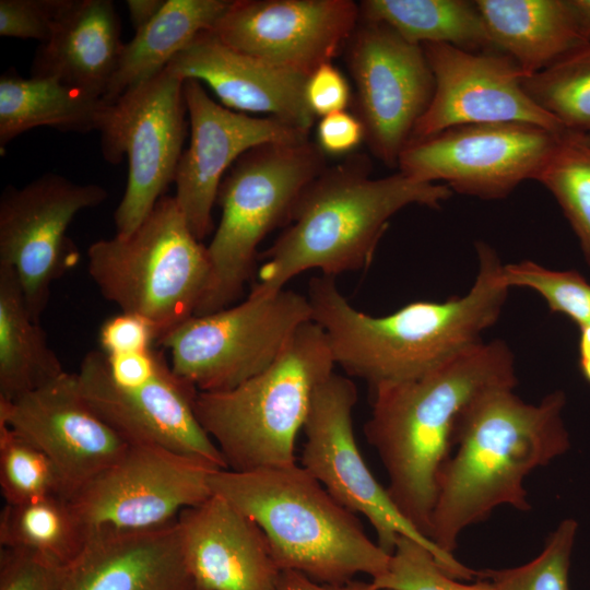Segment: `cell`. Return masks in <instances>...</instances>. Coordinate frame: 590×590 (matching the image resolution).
Instances as JSON below:
<instances>
[{
    "label": "cell",
    "instance_id": "6da1fadb",
    "mask_svg": "<svg viewBox=\"0 0 590 590\" xmlns=\"http://www.w3.org/2000/svg\"><path fill=\"white\" fill-rule=\"evenodd\" d=\"M479 269L469 292L446 302H413L374 317L354 308L333 276L308 286L312 321L322 328L334 363L370 388L418 378L482 342L498 320L509 288L497 252L476 243Z\"/></svg>",
    "mask_w": 590,
    "mask_h": 590
},
{
    "label": "cell",
    "instance_id": "7a4b0ae2",
    "mask_svg": "<svg viewBox=\"0 0 590 590\" xmlns=\"http://www.w3.org/2000/svg\"><path fill=\"white\" fill-rule=\"evenodd\" d=\"M517 382L514 354L504 341L494 340L464 350L418 378L371 389L365 436L386 470L391 500L428 540L438 477L451 456L463 411L486 390L515 388Z\"/></svg>",
    "mask_w": 590,
    "mask_h": 590
},
{
    "label": "cell",
    "instance_id": "3957f363",
    "mask_svg": "<svg viewBox=\"0 0 590 590\" xmlns=\"http://www.w3.org/2000/svg\"><path fill=\"white\" fill-rule=\"evenodd\" d=\"M514 389L486 390L459 420L456 451L440 471L430 517L429 540L447 554L453 555L464 529L497 507L530 510L526 476L570 448L565 393L556 390L532 404Z\"/></svg>",
    "mask_w": 590,
    "mask_h": 590
},
{
    "label": "cell",
    "instance_id": "277c9868",
    "mask_svg": "<svg viewBox=\"0 0 590 590\" xmlns=\"http://www.w3.org/2000/svg\"><path fill=\"white\" fill-rule=\"evenodd\" d=\"M365 155L326 167L302 192L286 229L262 253L250 294L271 295L302 272L322 275L367 268L389 220L411 204L432 209L452 196L442 184L414 180L402 173L370 177Z\"/></svg>",
    "mask_w": 590,
    "mask_h": 590
},
{
    "label": "cell",
    "instance_id": "5b68a950",
    "mask_svg": "<svg viewBox=\"0 0 590 590\" xmlns=\"http://www.w3.org/2000/svg\"><path fill=\"white\" fill-rule=\"evenodd\" d=\"M209 484L212 494L258 524L282 571L341 585L357 575L375 579L388 569L390 554L366 534L356 514L297 463L246 472L217 470Z\"/></svg>",
    "mask_w": 590,
    "mask_h": 590
},
{
    "label": "cell",
    "instance_id": "8992f818",
    "mask_svg": "<svg viewBox=\"0 0 590 590\" xmlns=\"http://www.w3.org/2000/svg\"><path fill=\"white\" fill-rule=\"evenodd\" d=\"M334 359L322 328L308 321L262 373L222 391H198L196 415L227 469L246 472L296 463L295 446L316 389Z\"/></svg>",
    "mask_w": 590,
    "mask_h": 590
},
{
    "label": "cell",
    "instance_id": "52a82bcc",
    "mask_svg": "<svg viewBox=\"0 0 590 590\" xmlns=\"http://www.w3.org/2000/svg\"><path fill=\"white\" fill-rule=\"evenodd\" d=\"M324 168V153L309 138L258 145L233 164L219 189L222 215L206 247L209 282L194 316L240 298L253 275L259 244L290 224L299 196Z\"/></svg>",
    "mask_w": 590,
    "mask_h": 590
},
{
    "label": "cell",
    "instance_id": "ba28073f",
    "mask_svg": "<svg viewBox=\"0 0 590 590\" xmlns=\"http://www.w3.org/2000/svg\"><path fill=\"white\" fill-rule=\"evenodd\" d=\"M87 270L102 295L144 318L157 341L196 315L210 263L175 197L163 196L130 236L93 243Z\"/></svg>",
    "mask_w": 590,
    "mask_h": 590
},
{
    "label": "cell",
    "instance_id": "9c48e42d",
    "mask_svg": "<svg viewBox=\"0 0 590 590\" xmlns=\"http://www.w3.org/2000/svg\"><path fill=\"white\" fill-rule=\"evenodd\" d=\"M311 320L308 297L284 288L192 316L156 343L169 351L173 371L198 391H222L266 370Z\"/></svg>",
    "mask_w": 590,
    "mask_h": 590
},
{
    "label": "cell",
    "instance_id": "30bf717a",
    "mask_svg": "<svg viewBox=\"0 0 590 590\" xmlns=\"http://www.w3.org/2000/svg\"><path fill=\"white\" fill-rule=\"evenodd\" d=\"M356 401L357 389L350 378L332 373L319 385L303 427L306 441L300 465L343 507L366 517L375 530L376 542L388 554L403 535L429 548L451 577L472 579L476 570L440 551L421 534L371 473L353 429L352 412Z\"/></svg>",
    "mask_w": 590,
    "mask_h": 590
},
{
    "label": "cell",
    "instance_id": "8fae6325",
    "mask_svg": "<svg viewBox=\"0 0 590 590\" xmlns=\"http://www.w3.org/2000/svg\"><path fill=\"white\" fill-rule=\"evenodd\" d=\"M184 82L166 67L108 105L102 154L110 164L128 158L125 193L114 214L117 236H130L175 181L188 125Z\"/></svg>",
    "mask_w": 590,
    "mask_h": 590
},
{
    "label": "cell",
    "instance_id": "7c38bea8",
    "mask_svg": "<svg viewBox=\"0 0 590 590\" xmlns=\"http://www.w3.org/2000/svg\"><path fill=\"white\" fill-rule=\"evenodd\" d=\"M566 134L527 122L456 126L410 142L398 167L417 181H445L452 192L504 199L536 179Z\"/></svg>",
    "mask_w": 590,
    "mask_h": 590
},
{
    "label": "cell",
    "instance_id": "4fadbf2b",
    "mask_svg": "<svg viewBox=\"0 0 590 590\" xmlns=\"http://www.w3.org/2000/svg\"><path fill=\"white\" fill-rule=\"evenodd\" d=\"M217 469L166 448L130 444L125 452L70 497L88 534L167 526L211 495Z\"/></svg>",
    "mask_w": 590,
    "mask_h": 590
},
{
    "label": "cell",
    "instance_id": "5bb4252c",
    "mask_svg": "<svg viewBox=\"0 0 590 590\" xmlns=\"http://www.w3.org/2000/svg\"><path fill=\"white\" fill-rule=\"evenodd\" d=\"M356 87V116L370 152L389 167L400 154L434 94L423 47L382 22L361 17L344 48Z\"/></svg>",
    "mask_w": 590,
    "mask_h": 590
},
{
    "label": "cell",
    "instance_id": "9a60e30c",
    "mask_svg": "<svg viewBox=\"0 0 590 590\" xmlns=\"http://www.w3.org/2000/svg\"><path fill=\"white\" fill-rule=\"evenodd\" d=\"M107 191L96 184H76L48 173L0 198V266L12 268L32 317L39 321L51 286L78 260L67 236L73 219L102 204Z\"/></svg>",
    "mask_w": 590,
    "mask_h": 590
},
{
    "label": "cell",
    "instance_id": "2e32d148",
    "mask_svg": "<svg viewBox=\"0 0 590 590\" xmlns=\"http://www.w3.org/2000/svg\"><path fill=\"white\" fill-rule=\"evenodd\" d=\"M76 375L87 404L128 442L156 445L227 469L196 415L198 389L177 376L163 355L152 377L131 386L110 379L102 351L84 355Z\"/></svg>",
    "mask_w": 590,
    "mask_h": 590
},
{
    "label": "cell",
    "instance_id": "e0dca14e",
    "mask_svg": "<svg viewBox=\"0 0 590 590\" xmlns=\"http://www.w3.org/2000/svg\"><path fill=\"white\" fill-rule=\"evenodd\" d=\"M422 47L435 87L409 143L473 123L527 122L558 134L570 133L529 97L522 86L524 74L509 56L498 50L468 51L448 44Z\"/></svg>",
    "mask_w": 590,
    "mask_h": 590
},
{
    "label": "cell",
    "instance_id": "ac0fdd59",
    "mask_svg": "<svg viewBox=\"0 0 590 590\" xmlns=\"http://www.w3.org/2000/svg\"><path fill=\"white\" fill-rule=\"evenodd\" d=\"M359 19L352 0H231L211 31L238 51L309 76L344 50Z\"/></svg>",
    "mask_w": 590,
    "mask_h": 590
},
{
    "label": "cell",
    "instance_id": "d6986e66",
    "mask_svg": "<svg viewBox=\"0 0 590 590\" xmlns=\"http://www.w3.org/2000/svg\"><path fill=\"white\" fill-rule=\"evenodd\" d=\"M184 93L190 143L177 167L174 197L201 241L213 229L212 209L226 170L258 145L304 140L309 133L273 117L232 110L213 101L197 80H185Z\"/></svg>",
    "mask_w": 590,
    "mask_h": 590
},
{
    "label": "cell",
    "instance_id": "ffe728a7",
    "mask_svg": "<svg viewBox=\"0 0 590 590\" xmlns=\"http://www.w3.org/2000/svg\"><path fill=\"white\" fill-rule=\"evenodd\" d=\"M0 422L50 458L70 497L130 445L87 404L76 373L64 371L13 401L0 399Z\"/></svg>",
    "mask_w": 590,
    "mask_h": 590
},
{
    "label": "cell",
    "instance_id": "44dd1931",
    "mask_svg": "<svg viewBox=\"0 0 590 590\" xmlns=\"http://www.w3.org/2000/svg\"><path fill=\"white\" fill-rule=\"evenodd\" d=\"M187 568L200 590H279L282 570L249 517L212 494L177 517Z\"/></svg>",
    "mask_w": 590,
    "mask_h": 590
},
{
    "label": "cell",
    "instance_id": "7402d4cb",
    "mask_svg": "<svg viewBox=\"0 0 590 590\" xmlns=\"http://www.w3.org/2000/svg\"><path fill=\"white\" fill-rule=\"evenodd\" d=\"M167 68L184 80L204 82L232 110L267 114L307 133L312 128L316 116L305 96L308 76L238 51L211 30L200 33Z\"/></svg>",
    "mask_w": 590,
    "mask_h": 590
},
{
    "label": "cell",
    "instance_id": "603a6c76",
    "mask_svg": "<svg viewBox=\"0 0 590 590\" xmlns=\"http://www.w3.org/2000/svg\"><path fill=\"white\" fill-rule=\"evenodd\" d=\"M54 590H200L177 522L144 531H95L59 569Z\"/></svg>",
    "mask_w": 590,
    "mask_h": 590
},
{
    "label": "cell",
    "instance_id": "cb8c5ba5",
    "mask_svg": "<svg viewBox=\"0 0 590 590\" xmlns=\"http://www.w3.org/2000/svg\"><path fill=\"white\" fill-rule=\"evenodd\" d=\"M119 16L110 0H70L47 43L40 44L31 76L54 78L104 98L123 48Z\"/></svg>",
    "mask_w": 590,
    "mask_h": 590
},
{
    "label": "cell",
    "instance_id": "d4e9b609",
    "mask_svg": "<svg viewBox=\"0 0 590 590\" xmlns=\"http://www.w3.org/2000/svg\"><path fill=\"white\" fill-rule=\"evenodd\" d=\"M494 48L509 56L524 76L579 47L582 37L568 0H475Z\"/></svg>",
    "mask_w": 590,
    "mask_h": 590
},
{
    "label": "cell",
    "instance_id": "484cf974",
    "mask_svg": "<svg viewBox=\"0 0 590 590\" xmlns=\"http://www.w3.org/2000/svg\"><path fill=\"white\" fill-rule=\"evenodd\" d=\"M108 105L57 79L23 78L11 68L0 76L1 152L21 133L37 127L99 132Z\"/></svg>",
    "mask_w": 590,
    "mask_h": 590
},
{
    "label": "cell",
    "instance_id": "4316f807",
    "mask_svg": "<svg viewBox=\"0 0 590 590\" xmlns=\"http://www.w3.org/2000/svg\"><path fill=\"white\" fill-rule=\"evenodd\" d=\"M231 0H166L155 17L123 45L103 98L113 103L153 79L200 33L214 27Z\"/></svg>",
    "mask_w": 590,
    "mask_h": 590
},
{
    "label": "cell",
    "instance_id": "83f0119b",
    "mask_svg": "<svg viewBox=\"0 0 590 590\" xmlns=\"http://www.w3.org/2000/svg\"><path fill=\"white\" fill-rule=\"evenodd\" d=\"M64 373L27 307L15 271L0 266V399L13 401Z\"/></svg>",
    "mask_w": 590,
    "mask_h": 590
},
{
    "label": "cell",
    "instance_id": "f1b7e54d",
    "mask_svg": "<svg viewBox=\"0 0 590 590\" xmlns=\"http://www.w3.org/2000/svg\"><path fill=\"white\" fill-rule=\"evenodd\" d=\"M361 17L382 22L409 43L448 44L468 51L496 50L475 1L365 0Z\"/></svg>",
    "mask_w": 590,
    "mask_h": 590
},
{
    "label": "cell",
    "instance_id": "f546056e",
    "mask_svg": "<svg viewBox=\"0 0 590 590\" xmlns=\"http://www.w3.org/2000/svg\"><path fill=\"white\" fill-rule=\"evenodd\" d=\"M87 536L70 497L63 495L5 503L0 512L1 547L33 552L60 566L78 555Z\"/></svg>",
    "mask_w": 590,
    "mask_h": 590
},
{
    "label": "cell",
    "instance_id": "4dcf8cb0",
    "mask_svg": "<svg viewBox=\"0 0 590 590\" xmlns=\"http://www.w3.org/2000/svg\"><path fill=\"white\" fill-rule=\"evenodd\" d=\"M522 86L529 97L568 132H590V44L524 76Z\"/></svg>",
    "mask_w": 590,
    "mask_h": 590
},
{
    "label": "cell",
    "instance_id": "1f68e13d",
    "mask_svg": "<svg viewBox=\"0 0 590 590\" xmlns=\"http://www.w3.org/2000/svg\"><path fill=\"white\" fill-rule=\"evenodd\" d=\"M535 180L559 204L590 266V144L583 134H566Z\"/></svg>",
    "mask_w": 590,
    "mask_h": 590
},
{
    "label": "cell",
    "instance_id": "d6a6232c",
    "mask_svg": "<svg viewBox=\"0 0 590 590\" xmlns=\"http://www.w3.org/2000/svg\"><path fill=\"white\" fill-rule=\"evenodd\" d=\"M0 491L7 504L49 495L70 497L69 488L50 458L1 422Z\"/></svg>",
    "mask_w": 590,
    "mask_h": 590
},
{
    "label": "cell",
    "instance_id": "836d02e7",
    "mask_svg": "<svg viewBox=\"0 0 590 590\" xmlns=\"http://www.w3.org/2000/svg\"><path fill=\"white\" fill-rule=\"evenodd\" d=\"M578 522L562 520L547 536L542 552L532 560L511 568L483 569L495 590H570L569 571Z\"/></svg>",
    "mask_w": 590,
    "mask_h": 590
},
{
    "label": "cell",
    "instance_id": "e575fe53",
    "mask_svg": "<svg viewBox=\"0 0 590 590\" xmlns=\"http://www.w3.org/2000/svg\"><path fill=\"white\" fill-rule=\"evenodd\" d=\"M508 287H527L540 294L550 309L581 327L590 326V283L577 271H555L524 260L504 264Z\"/></svg>",
    "mask_w": 590,
    "mask_h": 590
},
{
    "label": "cell",
    "instance_id": "d590c367",
    "mask_svg": "<svg viewBox=\"0 0 590 590\" xmlns=\"http://www.w3.org/2000/svg\"><path fill=\"white\" fill-rule=\"evenodd\" d=\"M378 590H495L488 579L467 585L457 581L437 563L425 545L403 535L390 554L387 571L371 579Z\"/></svg>",
    "mask_w": 590,
    "mask_h": 590
},
{
    "label": "cell",
    "instance_id": "8d00e7d4",
    "mask_svg": "<svg viewBox=\"0 0 590 590\" xmlns=\"http://www.w3.org/2000/svg\"><path fill=\"white\" fill-rule=\"evenodd\" d=\"M69 1L0 0V35L47 43Z\"/></svg>",
    "mask_w": 590,
    "mask_h": 590
},
{
    "label": "cell",
    "instance_id": "74e56055",
    "mask_svg": "<svg viewBox=\"0 0 590 590\" xmlns=\"http://www.w3.org/2000/svg\"><path fill=\"white\" fill-rule=\"evenodd\" d=\"M60 565L20 548L0 550V590H54Z\"/></svg>",
    "mask_w": 590,
    "mask_h": 590
},
{
    "label": "cell",
    "instance_id": "f35d334b",
    "mask_svg": "<svg viewBox=\"0 0 590 590\" xmlns=\"http://www.w3.org/2000/svg\"><path fill=\"white\" fill-rule=\"evenodd\" d=\"M305 96L312 114L324 117L346 109L351 88L344 74L332 62H327L307 78Z\"/></svg>",
    "mask_w": 590,
    "mask_h": 590
},
{
    "label": "cell",
    "instance_id": "ab89813d",
    "mask_svg": "<svg viewBox=\"0 0 590 590\" xmlns=\"http://www.w3.org/2000/svg\"><path fill=\"white\" fill-rule=\"evenodd\" d=\"M153 341L156 342L153 327L133 314L110 317L99 329V344L106 355L148 351Z\"/></svg>",
    "mask_w": 590,
    "mask_h": 590
},
{
    "label": "cell",
    "instance_id": "60d3db41",
    "mask_svg": "<svg viewBox=\"0 0 590 590\" xmlns=\"http://www.w3.org/2000/svg\"><path fill=\"white\" fill-rule=\"evenodd\" d=\"M317 139L324 154H345L365 141V129L356 115L343 110L321 117Z\"/></svg>",
    "mask_w": 590,
    "mask_h": 590
},
{
    "label": "cell",
    "instance_id": "b9f144b4",
    "mask_svg": "<svg viewBox=\"0 0 590 590\" xmlns=\"http://www.w3.org/2000/svg\"><path fill=\"white\" fill-rule=\"evenodd\" d=\"M279 590H378L371 581L351 580L341 585L317 582L305 575L284 570L281 574Z\"/></svg>",
    "mask_w": 590,
    "mask_h": 590
},
{
    "label": "cell",
    "instance_id": "7bdbcfd3",
    "mask_svg": "<svg viewBox=\"0 0 590 590\" xmlns=\"http://www.w3.org/2000/svg\"><path fill=\"white\" fill-rule=\"evenodd\" d=\"M166 0H128L126 2L134 32L149 24Z\"/></svg>",
    "mask_w": 590,
    "mask_h": 590
},
{
    "label": "cell",
    "instance_id": "ee69618b",
    "mask_svg": "<svg viewBox=\"0 0 590 590\" xmlns=\"http://www.w3.org/2000/svg\"><path fill=\"white\" fill-rule=\"evenodd\" d=\"M568 4L582 37L590 44V0H568Z\"/></svg>",
    "mask_w": 590,
    "mask_h": 590
},
{
    "label": "cell",
    "instance_id": "f6af8a7d",
    "mask_svg": "<svg viewBox=\"0 0 590 590\" xmlns=\"http://www.w3.org/2000/svg\"><path fill=\"white\" fill-rule=\"evenodd\" d=\"M579 364L582 376L590 384V326L580 328Z\"/></svg>",
    "mask_w": 590,
    "mask_h": 590
},
{
    "label": "cell",
    "instance_id": "bcb514c9",
    "mask_svg": "<svg viewBox=\"0 0 590 590\" xmlns=\"http://www.w3.org/2000/svg\"><path fill=\"white\" fill-rule=\"evenodd\" d=\"M583 140H585L588 144H590V132L583 134Z\"/></svg>",
    "mask_w": 590,
    "mask_h": 590
}]
</instances>
